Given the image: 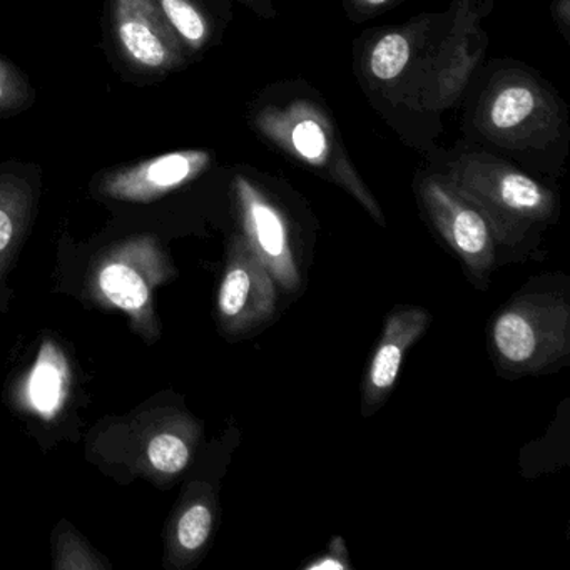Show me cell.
Instances as JSON below:
<instances>
[{
    "instance_id": "1",
    "label": "cell",
    "mask_w": 570,
    "mask_h": 570,
    "mask_svg": "<svg viewBox=\"0 0 570 570\" xmlns=\"http://www.w3.org/2000/svg\"><path fill=\"white\" fill-rule=\"evenodd\" d=\"M490 350L500 370L513 376L556 368L570 353V303L553 289H523L497 313Z\"/></svg>"
},
{
    "instance_id": "2",
    "label": "cell",
    "mask_w": 570,
    "mask_h": 570,
    "mask_svg": "<svg viewBox=\"0 0 570 570\" xmlns=\"http://www.w3.org/2000/svg\"><path fill=\"white\" fill-rule=\"evenodd\" d=\"M276 302L275 279L246 239H236L219 286L218 309L223 325L238 335L262 328L275 315Z\"/></svg>"
},
{
    "instance_id": "3",
    "label": "cell",
    "mask_w": 570,
    "mask_h": 570,
    "mask_svg": "<svg viewBox=\"0 0 570 570\" xmlns=\"http://www.w3.org/2000/svg\"><path fill=\"white\" fill-rule=\"evenodd\" d=\"M432 315L420 306H399L383 325L362 385V413L373 415L392 395L409 350L425 335Z\"/></svg>"
},
{
    "instance_id": "4",
    "label": "cell",
    "mask_w": 570,
    "mask_h": 570,
    "mask_svg": "<svg viewBox=\"0 0 570 570\" xmlns=\"http://www.w3.org/2000/svg\"><path fill=\"white\" fill-rule=\"evenodd\" d=\"M242 199L249 248L268 269L276 286L285 293L298 292L302 276L285 219L278 209L273 208L245 183L242 185Z\"/></svg>"
},
{
    "instance_id": "5",
    "label": "cell",
    "mask_w": 570,
    "mask_h": 570,
    "mask_svg": "<svg viewBox=\"0 0 570 570\" xmlns=\"http://www.w3.org/2000/svg\"><path fill=\"white\" fill-rule=\"evenodd\" d=\"M432 205L443 238L469 275L476 282L489 278L495 268L497 252L495 235L485 216L440 188L432 189Z\"/></svg>"
},
{
    "instance_id": "6",
    "label": "cell",
    "mask_w": 570,
    "mask_h": 570,
    "mask_svg": "<svg viewBox=\"0 0 570 570\" xmlns=\"http://www.w3.org/2000/svg\"><path fill=\"white\" fill-rule=\"evenodd\" d=\"M116 35L125 55L142 69H165L175 52L155 0H116Z\"/></svg>"
},
{
    "instance_id": "7",
    "label": "cell",
    "mask_w": 570,
    "mask_h": 570,
    "mask_svg": "<svg viewBox=\"0 0 570 570\" xmlns=\"http://www.w3.org/2000/svg\"><path fill=\"white\" fill-rule=\"evenodd\" d=\"M205 153H169L132 166L106 179L105 191L112 198L149 202L191 179L206 163Z\"/></svg>"
},
{
    "instance_id": "8",
    "label": "cell",
    "mask_w": 570,
    "mask_h": 570,
    "mask_svg": "<svg viewBox=\"0 0 570 570\" xmlns=\"http://www.w3.org/2000/svg\"><path fill=\"white\" fill-rule=\"evenodd\" d=\"M500 208L509 213L513 222H533L542 218L547 196L539 185L519 173L503 175L493 188Z\"/></svg>"
},
{
    "instance_id": "9",
    "label": "cell",
    "mask_w": 570,
    "mask_h": 570,
    "mask_svg": "<svg viewBox=\"0 0 570 570\" xmlns=\"http://www.w3.org/2000/svg\"><path fill=\"white\" fill-rule=\"evenodd\" d=\"M66 372L61 355L45 346L31 375V402L39 412L52 415L65 399Z\"/></svg>"
},
{
    "instance_id": "10",
    "label": "cell",
    "mask_w": 570,
    "mask_h": 570,
    "mask_svg": "<svg viewBox=\"0 0 570 570\" xmlns=\"http://www.w3.org/2000/svg\"><path fill=\"white\" fill-rule=\"evenodd\" d=\"M102 293L119 308L136 312L149 298V288L142 276L125 263H111L99 273Z\"/></svg>"
},
{
    "instance_id": "11",
    "label": "cell",
    "mask_w": 570,
    "mask_h": 570,
    "mask_svg": "<svg viewBox=\"0 0 570 570\" xmlns=\"http://www.w3.org/2000/svg\"><path fill=\"white\" fill-rule=\"evenodd\" d=\"M213 522H215V515L209 502L206 500L193 502L179 517L178 527H176L179 547L186 553H196L202 550L212 537Z\"/></svg>"
},
{
    "instance_id": "12",
    "label": "cell",
    "mask_w": 570,
    "mask_h": 570,
    "mask_svg": "<svg viewBox=\"0 0 570 570\" xmlns=\"http://www.w3.org/2000/svg\"><path fill=\"white\" fill-rule=\"evenodd\" d=\"M533 106H535V98L532 91L522 86H513L497 96L490 118L497 128H515L527 116L532 115Z\"/></svg>"
},
{
    "instance_id": "13",
    "label": "cell",
    "mask_w": 570,
    "mask_h": 570,
    "mask_svg": "<svg viewBox=\"0 0 570 570\" xmlns=\"http://www.w3.org/2000/svg\"><path fill=\"white\" fill-rule=\"evenodd\" d=\"M148 456L156 470L175 475L188 465L191 449L181 436L175 433H161L149 443Z\"/></svg>"
},
{
    "instance_id": "14",
    "label": "cell",
    "mask_w": 570,
    "mask_h": 570,
    "mask_svg": "<svg viewBox=\"0 0 570 570\" xmlns=\"http://www.w3.org/2000/svg\"><path fill=\"white\" fill-rule=\"evenodd\" d=\"M409 59L410 48L406 39L400 35H389L373 49L370 68L375 78L390 81L405 69Z\"/></svg>"
},
{
    "instance_id": "15",
    "label": "cell",
    "mask_w": 570,
    "mask_h": 570,
    "mask_svg": "<svg viewBox=\"0 0 570 570\" xmlns=\"http://www.w3.org/2000/svg\"><path fill=\"white\" fill-rule=\"evenodd\" d=\"M159 4L169 24L185 41L196 46L205 39V19L188 0H159Z\"/></svg>"
},
{
    "instance_id": "16",
    "label": "cell",
    "mask_w": 570,
    "mask_h": 570,
    "mask_svg": "<svg viewBox=\"0 0 570 570\" xmlns=\"http://www.w3.org/2000/svg\"><path fill=\"white\" fill-rule=\"evenodd\" d=\"M293 146L296 151L308 159V161H318L326 151V136L322 126L315 121H303L293 129Z\"/></svg>"
},
{
    "instance_id": "17",
    "label": "cell",
    "mask_w": 570,
    "mask_h": 570,
    "mask_svg": "<svg viewBox=\"0 0 570 570\" xmlns=\"http://www.w3.org/2000/svg\"><path fill=\"white\" fill-rule=\"evenodd\" d=\"M305 570H350L352 563H350V553L346 549V542L343 537L336 535L330 540L326 549L323 550L320 556L315 559L309 560L305 567Z\"/></svg>"
},
{
    "instance_id": "18",
    "label": "cell",
    "mask_w": 570,
    "mask_h": 570,
    "mask_svg": "<svg viewBox=\"0 0 570 570\" xmlns=\"http://www.w3.org/2000/svg\"><path fill=\"white\" fill-rule=\"evenodd\" d=\"M24 95L26 86L21 76L11 66L0 61V112L14 109Z\"/></svg>"
},
{
    "instance_id": "19",
    "label": "cell",
    "mask_w": 570,
    "mask_h": 570,
    "mask_svg": "<svg viewBox=\"0 0 570 570\" xmlns=\"http://www.w3.org/2000/svg\"><path fill=\"white\" fill-rule=\"evenodd\" d=\"M12 236H14V223L9 213L0 208V253L8 248Z\"/></svg>"
},
{
    "instance_id": "20",
    "label": "cell",
    "mask_w": 570,
    "mask_h": 570,
    "mask_svg": "<svg viewBox=\"0 0 570 570\" xmlns=\"http://www.w3.org/2000/svg\"><path fill=\"white\" fill-rule=\"evenodd\" d=\"M368 2H372V4H383L386 0H368Z\"/></svg>"
}]
</instances>
